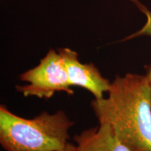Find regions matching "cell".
Instances as JSON below:
<instances>
[{"instance_id": "1", "label": "cell", "mask_w": 151, "mask_h": 151, "mask_svg": "<svg viewBox=\"0 0 151 151\" xmlns=\"http://www.w3.org/2000/svg\"><path fill=\"white\" fill-rule=\"evenodd\" d=\"M99 123L110 124L134 151H151V86L146 75L128 73L111 81L107 97L94 99Z\"/></svg>"}, {"instance_id": "2", "label": "cell", "mask_w": 151, "mask_h": 151, "mask_svg": "<svg viewBox=\"0 0 151 151\" xmlns=\"http://www.w3.org/2000/svg\"><path fill=\"white\" fill-rule=\"evenodd\" d=\"M73 122L64 111L24 118L0 106V144L6 151H62Z\"/></svg>"}, {"instance_id": "3", "label": "cell", "mask_w": 151, "mask_h": 151, "mask_svg": "<svg viewBox=\"0 0 151 151\" xmlns=\"http://www.w3.org/2000/svg\"><path fill=\"white\" fill-rule=\"evenodd\" d=\"M19 79L27 83L16 86L17 92L24 97L48 99L57 92H65L69 96L74 94L61 56L54 49H50L37 66L20 74Z\"/></svg>"}, {"instance_id": "4", "label": "cell", "mask_w": 151, "mask_h": 151, "mask_svg": "<svg viewBox=\"0 0 151 151\" xmlns=\"http://www.w3.org/2000/svg\"><path fill=\"white\" fill-rule=\"evenodd\" d=\"M68 80L71 86L82 88L93 95L94 99L104 97L111 88V81L103 76L93 63H82L79 61L77 52L69 48H58Z\"/></svg>"}, {"instance_id": "5", "label": "cell", "mask_w": 151, "mask_h": 151, "mask_svg": "<svg viewBox=\"0 0 151 151\" xmlns=\"http://www.w3.org/2000/svg\"><path fill=\"white\" fill-rule=\"evenodd\" d=\"M73 141L78 151H134L105 122L84 129L73 137Z\"/></svg>"}, {"instance_id": "6", "label": "cell", "mask_w": 151, "mask_h": 151, "mask_svg": "<svg viewBox=\"0 0 151 151\" xmlns=\"http://www.w3.org/2000/svg\"><path fill=\"white\" fill-rule=\"evenodd\" d=\"M131 1L137 5V6L140 9L141 12L146 15V22L142 28H141L139 31L136 32L132 34V35H130L128 37L124 38L123 40H122L123 41L131 40L132 39H134V38L139 37H142V36H149V37H151V11H149L144 5H143L142 4L139 2L138 0H131ZM146 76L151 86V65L148 66V67H147Z\"/></svg>"}, {"instance_id": "7", "label": "cell", "mask_w": 151, "mask_h": 151, "mask_svg": "<svg viewBox=\"0 0 151 151\" xmlns=\"http://www.w3.org/2000/svg\"><path fill=\"white\" fill-rule=\"evenodd\" d=\"M62 151H78V150L76 146V144H73V143L69 142L67 144V147Z\"/></svg>"}]
</instances>
